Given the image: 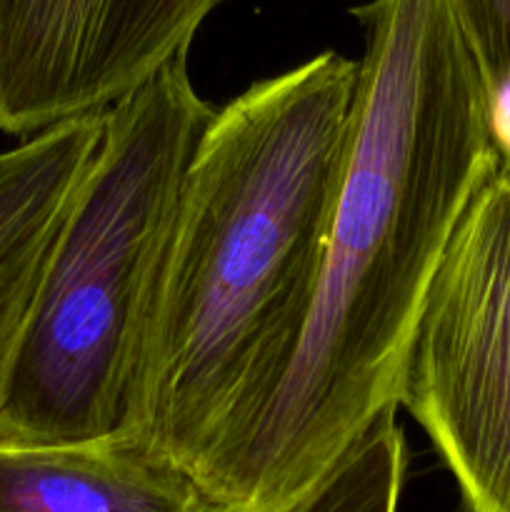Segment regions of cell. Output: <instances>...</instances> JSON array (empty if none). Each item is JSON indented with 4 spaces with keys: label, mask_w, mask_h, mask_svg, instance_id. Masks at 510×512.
<instances>
[{
    "label": "cell",
    "mask_w": 510,
    "mask_h": 512,
    "mask_svg": "<svg viewBox=\"0 0 510 512\" xmlns=\"http://www.w3.org/2000/svg\"><path fill=\"white\" fill-rule=\"evenodd\" d=\"M353 13L365 50L313 303L273 383L190 470L220 512H290L398 413L435 270L498 170L448 0H370Z\"/></svg>",
    "instance_id": "1"
},
{
    "label": "cell",
    "mask_w": 510,
    "mask_h": 512,
    "mask_svg": "<svg viewBox=\"0 0 510 512\" xmlns=\"http://www.w3.org/2000/svg\"><path fill=\"white\" fill-rule=\"evenodd\" d=\"M358 60L258 80L205 125L155 275L125 435L193 470L288 360L313 303Z\"/></svg>",
    "instance_id": "2"
},
{
    "label": "cell",
    "mask_w": 510,
    "mask_h": 512,
    "mask_svg": "<svg viewBox=\"0 0 510 512\" xmlns=\"http://www.w3.org/2000/svg\"><path fill=\"white\" fill-rule=\"evenodd\" d=\"M213 113L183 55L103 115L0 390V440L80 443L125 430L155 275Z\"/></svg>",
    "instance_id": "3"
},
{
    "label": "cell",
    "mask_w": 510,
    "mask_h": 512,
    "mask_svg": "<svg viewBox=\"0 0 510 512\" xmlns=\"http://www.w3.org/2000/svg\"><path fill=\"white\" fill-rule=\"evenodd\" d=\"M400 408L453 475L463 512H510V175L465 208L405 358Z\"/></svg>",
    "instance_id": "4"
},
{
    "label": "cell",
    "mask_w": 510,
    "mask_h": 512,
    "mask_svg": "<svg viewBox=\"0 0 510 512\" xmlns=\"http://www.w3.org/2000/svg\"><path fill=\"white\" fill-rule=\"evenodd\" d=\"M225 0H0V133L108 113L173 60Z\"/></svg>",
    "instance_id": "5"
},
{
    "label": "cell",
    "mask_w": 510,
    "mask_h": 512,
    "mask_svg": "<svg viewBox=\"0 0 510 512\" xmlns=\"http://www.w3.org/2000/svg\"><path fill=\"white\" fill-rule=\"evenodd\" d=\"M0 512H220L188 468L118 433L0 440Z\"/></svg>",
    "instance_id": "6"
},
{
    "label": "cell",
    "mask_w": 510,
    "mask_h": 512,
    "mask_svg": "<svg viewBox=\"0 0 510 512\" xmlns=\"http://www.w3.org/2000/svg\"><path fill=\"white\" fill-rule=\"evenodd\" d=\"M103 115L43 130L0 150V390L55 235L98 150Z\"/></svg>",
    "instance_id": "7"
},
{
    "label": "cell",
    "mask_w": 510,
    "mask_h": 512,
    "mask_svg": "<svg viewBox=\"0 0 510 512\" xmlns=\"http://www.w3.org/2000/svg\"><path fill=\"white\" fill-rule=\"evenodd\" d=\"M405 468L403 428L388 413L290 512H398Z\"/></svg>",
    "instance_id": "8"
},
{
    "label": "cell",
    "mask_w": 510,
    "mask_h": 512,
    "mask_svg": "<svg viewBox=\"0 0 510 512\" xmlns=\"http://www.w3.org/2000/svg\"><path fill=\"white\" fill-rule=\"evenodd\" d=\"M480 75L498 170L510 175V0H448Z\"/></svg>",
    "instance_id": "9"
}]
</instances>
